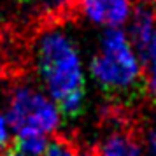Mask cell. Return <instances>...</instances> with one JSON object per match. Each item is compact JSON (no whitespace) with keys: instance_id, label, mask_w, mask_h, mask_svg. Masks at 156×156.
<instances>
[{"instance_id":"obj_1","label":"cell","mask_w":156,"mask_h":156,"mask_svg":"<svg viewBox=\"0 0 156 156\" xmlns=\"http://www.w3.org/2000/svg\"><path fill=\"white\" fill-rule=\"evenodd\" d=\"M37 67L60 114L79 116L84 104V72L70 37L62 30L44 32L37 44Z\"/></svg>"},{"instance_id":"obj_2","label":"cell","mask_w":156,"mask_h":156,"mask_svg":"<svg viewBox=\"0 0 156 156\" xmlns=\"http://www.w3.org/2000/svg\"><path fill=\"white\" fill-rule=\"evenodd\" d=\"M93 79L105 91L123 93L132 90L140 77V60L130 37L112 27L102 35V51L90 65Z\"/></svg>"},{"instance_id":"obj_3","label":"cell","mask_w":156,"mask_h":156,"mask_svg":"<svg viewBox=\"0 0 156 156\" xmlns=\"http://www.w3.org/2000/svg\"><path fill=\"white\" fill-rule=\"evenodd\" d=\"M7 123L20 132L49 133L60 123L58 105L34 88H18L9 102Z\"/></svg>"},{"instance_id":"obj_4","label":"cell","mask_w":156,"mask_h":156,"mask_svg":"<svg viewBox=\"0 0 156 156\" xmlns=\"http://www.w3.org/2000/svg\"><path fill=\"white\" fill-rule=\"evenodd\" d=\"M81 11L91 21L112 28L128 21L132 0H81Z\"/></svg>"},{"instance_id":"obj_5","label":"cell","mask_w":156,"mask_h":156,"mask_svg":"<svg viewBox=\"0 0 156 156\" xmlns=\"http://www.w3.org/2000/svg\"><path fill=\"white\" fill-rule=\"evenodd\" d=\"M156 30V12L151 5H139L133 11L130 25V41L135 49H139Z\"/></svg>"},{"instance_id":"obj_6","label":"cell","mask_w":156,"mask_h":156,"mask_svg":"<svg viewBox=\"0 0 156 156\" xmlns=\"http://www.w3.org/2000/svg\"><path fill=\"white\" fill-rule=\"evenodd\" d=\"M95 156H140V146L132 135L114 132L104 139Z\"/></svg>"},{"instance_id":"obj_7","label":"cell","mask_w":156,"mask_h":156,"mask_svg":"<svg viewBox=\"0 0 156 156\" xmlns=\"http://www.w3.org/2000/svg\"><path fill=\"white\" fill-rule=\"evenodd\" d=\"M46 133L39 132H20L14 139V151L23 156H42L48 147Z\"/></svg>"},{"instance_id":"obj_8","label":"cell","mask_w":156,"mask_h":156,"mask_svg":"<svg viewBox=\"0 0 156 156\" xmlns=\"http://www.w3.org/2000/svg\"><path fill=\"white\" fill-rule=\"evenodd\" d=\"M42 156H79L76 147L72 146L67 139H55L53 142L48 144Z\"/></svg>"},{"instance_id":"obj_9","label":"cell","mask_w":156,"mask_h":156,"mask_svg":"<svg viewBox=\"0 0 156 156\" xmlns=\"http://www.w3.org/2000/svg\"><path fill=\"white\" fill-rule=\"evenodd\" d=\"M137 51L140 55V60L151 69V72L156 70V30Z\"/></svg>"},{"instance_id":"obj_10","label":"cell","mask_w":156,"mask_h":156,"mask_svg":"<svg viewBox=\"0 0 156 156\" xmlns=\"http://www.w3.org/2000/svg\"><path fill=\"white\" fill-rule=\"evenodd\" d=\"M9 123L4 116H0V149L5 147L9 142Z\"/></svg>"},{"instance_id":"obj_11","label":"cell","mask_w":156,"mask_h":156,"mask_svg":"<svg viewBox=\"0 0 156 156\" xmlns=\"http://www.w3.org/2000/svg\"><path fill=\"white\" fill-rule=\"evenodd\" d=\"M146 147H147L149 156H156V128L149 130L146 135Z\"/></svg>"},{"instance_id":"obj_12","label":"cell","mask_w":156,"mask_h":156,"mask_svg":"<svg viewBox=\"0 0 156 156\" xmlns=\"http://www.w3.org/2000/svg\"><path fill=\"white\" fill-rule=\"evenodd\" d=\"M149 93H151L153 100L156 102V70H153L151 77H149Z\"/></svg>"},{"instance_id":"obj_13","label":"cell","mask_w":156,"mask_h":156,"mask_svg":"<svg viewBox=\"0 0 156 156\" xmlns=\"http://www.w3.org/2000/svg\"><path fill=\"white\" fill-rule=\"evenodd\" d=\"M4 156H23V154H20L18 151H14V149H12V151H7V153H5Z\"/></svg>"},{"instance_id":"obj_14","label":"cell","mask_w":156,"mask_h":156,"mask_svg":"<svg viewBox=\"0 0 156 156\" xmlns=\"http://www.w3.org/2000/svg\"><path fill=\"white\" fill-rule=\"evenodd\" d=\"M41 2H49V4H53V2H60V0H41Z\"/></svg>"}]
</instances>
